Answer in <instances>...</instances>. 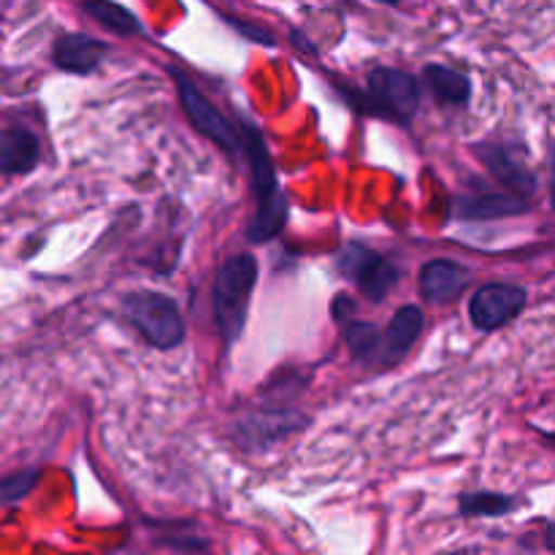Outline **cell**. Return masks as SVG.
I'll return each mask as SVG.
<instances>
[{"label": "cell", "instance_id": "obj_1", "mask_svg": "<svg viewBox=\"0 0 555 555\" xmlns=\"http://www.w3.org/2000/svg\"><path fill=\"white\" fill-rule=\"evenodd\" d=\"M238 128H242L244 157L249 163V177H253L255 193V217L247 225V242L269 244L287 225V215H291L287 195L280 188V177H276L274 160H271L263 133L249 122H242Z\"/></svg>", "mask_w": 555, "mask_h": 555}, {"label": "cell", "instance_id": "obj_2", "mask_svg": "<svg viewBox=\"0 0 555 555\" xmlns=\"http://www.w3.org/2000/svg\"><path fill=\"white\" fill-rule=\"evenodd\" d=\"M255 285H258L255 255L238 253L217 269L215 285H211V304H215V320L222 339H225V347H233L242 339Z\"/></svg>", "mask_w": 555, "mask_h": 555}, {"label": "cell", "instance_id": "obj_3", "mask_svg": "<svg viewBox=\"0 0 555 555\" xmlns=\"http://www.w3.org/2000/svg\"><path fill=\"white\" fill-rule=\"evenodd\" d=\"M119 307H122L125 320L155 350H173L184 341V331L188 328H184V320L173 298L163 296V293L139 291L122 296Z\"/></svg>", "mask_w": 555, "mask_h": 555}, {"label": "cell", "instance_id": "obj_4", "mask_svg": "<svg viewBox=\"0 0 555 555\" xmlns=\"http://www.w3.org/2000/svg\"><path fill=\"white\" fill-rule=\"evenodd\" d=\"M363 114L385 117L390 122L410 125L421 108V85L412 74L390 65H377L369 70L366 90H363Z\"/></svg>", "mask_w": 555, "mask_h": 555}, {"label": "cell", "instance_id": "obj_5", "mask_svg": "<svg viewBox=\"0 0 555 555\" xmlns=\"http://www.w3.org/2000/svg\"><path fill=\"white\" fill-rule=\"evenodd\" d=\"M304 426H307L304 412L293 410V406L263 404L253 412H244L231 426V434L238 448L247 450V453H258V450H269L285 442Z\"/></svg>", "mask_w": 555, "mask_h": 555}, {"label": "cell", "instance_id": "obj_6", "mask_svg": "<svg viewBox=\"0 0 555 555\" xmlns=\"http://www.w3.org/2000/svg\"><path fill=\"white\" fill-rule=\"evenodd\" d=\"M336 269L345 280L356 282L358 291L369 298L372 304H383L385 296H390L396 285H399V269L393 260L385 255L374 253V249L363 247V244L350 242L336 253L334 258Z\"/></svg>", "mask_w": 555, "mask_h": 555}, {"label": "cell", "instance_id": "obj_7", "mask_svg": "<svg viewBox=\"0 0 555 555\" xmlns=\"http://www.w3.org/2000/svg\"><path fill=\"white\" fill-rule=\"evenodd\" d=\"M173 85H177L179 92V103H182L184 114H188L190 125L198 130L201 135H206L209 141H215L225 155L236 157L244 152V139H242V128L236 130V125L228 122L220 112L209 103V98L182 74V70H173Z\"/></svg>", "mask_w": 555, "mask_h": 555}, {"label": "cell", "instance_id": "obj_8", "mask_svg": "<svg viewBox=\"0 0 555 555\" xmlns=\"http://www.w3.org/2000/svg\"><path fill=\"white\" fill-rule=\"evenodd\" d=\"M526 309V291L518 285H504V282H491L482 285L475 296L469 298V318L472 325L482 334L504 328L513 323Z\"/></svg>", "mask_w": 555, "mask_h": 555}, {"label": "cell", "instance_id": "obj_9", "mask_svg": "<svg viewBox=\"0 0 555 555\" xmlns=\"http://www.w3.org/2000/svg\"><path fill=\"white\" fill-rule=\"evenodd\" d=\"M475 155L507 190L524 195V198H531L537 193L540 179L507 144H502V141H480V144H475Z\"/></svg>", "mask_w": 555, "mask_h": 555}, {"label": "cell", "instance_id": "obj_10", "mask_svg": "<svg viewBox=\"0 0 555 555\" xmlns=\"http://www.w3.org/2000/svg\"><path fill=\"white\" fill-rule=\"evenodd\" d=\"M529 211V198L513 193H464L455 195L453 217L455 220H504V217H518Z\"/></svg>", "mask_w": 555, "mask_h": 555}, {"label": "cell", "instance_id": "obj_11", "mask_svg": "<svg viewBox=\"0 0 555 555\" xmlns=\"http://www.w3.org/2000/svg\"><path fill=\"white\" fill-rule=\"evenodd\" d=\"M472 285L469 269H464L461 263L448 258L428 260L421 269L417 276V287H421V296L428 304H450Z\"/></svg>", "mask_w": 555, "mask_h": 555}, {"label": "cell", "instance_id": "obj_12", "mask_svg": "<svg viewBox=\"0 0 555 555\" xmlns=\"http://www.w3.org/2000/svg\"><path fill=\"white\" fill-rule=\"evenodd\" d=\"M106 43L85 33H63L52 43V60L60 70L76 76H90L101 68Z\"/></svg>", "mask_w": 555, "mask_h": 555}, {"label": "cell", "instance_id": "obj_13", "mask_svg": "<svg viewBox=\"0 0 555 555\" xmlns=\"http://www.w3.org/2000/svg\"><path fill=\"white\" fill-rule=\"evenodd\" d=\"M423 325V309L415 304H406V307L396 309V314L390 318V325L383 334V352H379V363L383 366H396V363L404 361L410 356V350L415 347V341L421 339Z\"/></svg>", "mask_w": 555, "mask_h": 555}, {"label": "cell", "instance_id": "obj_14", "mask_svg": "<svg viewBox=\"0 0 555 555\" xmlns=\"http://www.w3.org/2000/svg\"><path fill=\"white\" fill-rule=\"evenodd\" d=\"M41 160V144L27 128H5L0 133V171L5 177L30 173Z\"/></svg>", "mask_w": 555, "mask_h": 555}, {"label": "cell", "instance_id": "obj_15", "mask_svg": "<svg viewBox=\"0 0 555 555\" xmlns=\"http://www.w3.org/2000/svg\"><path fill=\"white\" fill-rule=\"evenodd\" d=\"M423 79H426V87L434 92L439 103L444 106H469L472 101V81L469 76L461 74V70L450 68V65H426L423 70Z\"/></svg>", "mask_w": 555, "mask_h": 555}, {"label": "cell", "instance_id": "obj_16", "mask_svg": "<svg viewBox=\"0 0 555 555\" xmlns=\"http://www.w3.org/2000/svg\"><path fill=\"white\" fill-rule=\"evenodd\" d=\"M81 9H85L90 20H95L98 25L117 33V36H139L144 30L139 16L130 9H125L122 3H117V0H81Z\"/></svg>", "mask_w": 555, "mask_h": 555}, {"label": "cell", "instance_id": "obj_17", "mask_svg": "<svg viewBox=\"0 0 555 555\" xmlns=\"http://www.w3.org/2000/svg\"><path fill=\"white\" fill-rule=\"evenodd\" d=\"M341 325H345L341 336H345V345L350 350L352 361H379V352H383V331L377 325L366 323V320H347Z\"/></svg>", "mask_w": 555, "mask_h": 555}, {"label": "cell", "instance_id": "obj_18", "mask_svg": "<svg viewBox=\"0 0 555 555\" xmlns=\"http://www.w3.org/2000/svg\"><path fill=\"white\" fill-rule=\"evenodd\" d=\"M515 499L507 493L493 491H469L459 496V513L464 518H504L513 513Z\"/></svg>", "mask_w": 555, "mask_h": 555}, {"label": "cell", "instance_id": "obj_19", "mask_svg": "<svg viewBox=\"0 0 555 555\" xmlns=\"http://www.w3.org/2000/svg\"><path fill=\"white\" fill-rule=\"evenodd\" d=\"M38 477H41V472L38 469H20L14 472V475H5L3 482H0V502L3 504L20 502L22 496H27V493L36 488Z\"/></svg>", "mask_w": 555, "mask_h": 555}, {"label": "cell", "instance_id": "obj_20", "mask_svg": "<svg viewBox=\"0 0 555 555\" xmlns=\"http://www.w3.org/2000/svg\"><path fill=\"white\" fill-rule=\"evenodd\" d=\"M222 20H225L228 25H231L233 30L238 33V36L249 38V41L263 43V47H274V43H276V38L271 36V30H266V27L249 25V22H244V20H231V16H225V14H222Z\"/></svg>", "mask_w": 555, "mask_h": 555}, {"label": "cell", "instance_id": "obj_21", "mask_svg": "<svg viewBox=\"0 0 555 555\" xmlns=\"http://www.w3.org/2000/svg\"><path fill=\"white\" fill-rule=\"evenodd\" d=\"M352 312H356L352 298L345 296V293H339V296L334 298V304H331V314H334V320L336 323H345V320H352Z\"/></svg>", "mask_w": 555, "mask_h": 555}, {"label": "cell", "instance_id": "obj_22", "mask_svg": "<svg viewBox=\"0 0 555 555\" xmlns=\"http://www.w3.org/2000/svg\"><path fill=\"white\" fill-rule=\"evenodd\" d=\"M551 204H553V209H555V144H553V150H551Z\"/></svg>", "mask_w": 555, "mask_h": 555}, {"label": "cell", "instance_id": "obj_23", "mask_svg": "<svg viewBox=\"0 0 555 555\" xmlns=\"http://www.w3.org/2000/svg\"><path fill=\"white\" fill-rule=\"evenodd\" d=\"M545 547L555 553V524L545 526Z\"/></svg>", "mask_w": 555, "mask_h": 555}, {"label": "cell", "instance_id": "obj_24", "mask_svg": "<svg viewBox=\"0 0 555 555\" xmlns=\"http://www.w3.org/2000/svg\"><path fill=\"white\" fill-rule=\"evenodd\" d=\"M374 3H383V5H399L401 0H374Z\"/></svg>", "mask_w": 555, "mask_h": 555}]
</instances>
